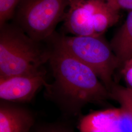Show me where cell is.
Returning <instances> with one entry per match:
<instances>
[{
	"label": "cell",
	"mask_w": 132,
	"mask_h": 132,
	"mask_svg": "<svg viewBox=\"0 0 132 132\" xmlns=\"http://www.w3.org/2000/svg\"><path fill=\"white\" fill-rule=\"evenodd\" d=\"M48 60L53 81L44 87L45 96L67 117L80 115L87 104L100 103L111 98L108 89L94 71L66 52L52 38Z\"/></svg>",
	"instance_id": "cell-1"
},
{
	"label": "cell",
	"mask_w": 132,
	"mask_h": 132,
	"mask_svg": "<svg viewBox=\"0 0 132 132\" xmlns=\"http://www.w3.org/2000/svg\"><path fill=\"white\" fill-rule=\"evenodd\" d=\"M51 53L47 42L33 40L15 24L0 27V79L38 72Z\"/></svg>",
	"instance_id": "cell-2"
},
{
	"label": "cell",
	"mask_w": 132,
	"mask_h": 132,
	"mask_svg": "<svg viewBox=\"0 0 132 132\" xmlns=\"http://www.w3.org/2000/svg\"><path fill=\"white\" fill-rule=\"evenodd\" d=\"M51 38L66 52L94 71L109 92L113 76L119 67L117 57L102 36H67L54 33Z\"/></svg>",
	"instance_id": "cell-3"
},
{
	"label": "cell",
	"mask_w": 132,
	"mask_h": 132,
	"mask_svg": "<svg viewBox=\"0 0 132 132\" xmlns=\"http://www.w3.org/2000/svg\"><path fill=\"white\" fill-rule=\"evenodd\" d=\"M119 17V10L109 0H70L63 29L74 36H102Z\"/></svg>",
	"instance_id": "cell-4"
},
{
	"label": "cell",
	"mask_w": 132,
	"mask_h": 132,
	"mask_svg": "<svg viewBox=\"0 0 132 132\" xmlns=\"http://www.w3.org/2000/svg\"><path fill=\"white\" fill-rule=\"evenodd\" d=\"M70 0H21L14 24L33 40L46 42L63 21Z\"/></svg>",
	"instance_id": "cell-5"
},
{
	"label": "cell",
	"mask_w": 132,
	"mask_h": 132,
	"mask_svg": "<svg viewBox=\"0 0 132 132\" xmlns=\"http://www.w3.org/2000/svg\"><path fill=\"white\" fill-rule=\"evenodd\" d=\"M46 75L43 68L36 73L0 79V99L17 103L30 101L38 90L47 84Z\"/></svg>",
	"instance_id": "cell-6"
},
{
	"label": "cell",
	"mask_w": 132,
	"mask_h": 132,
	"mask_svg": "<svg viewBox=\"0 0 132 132\" xmlns=\"http://www.w3.org/2000/svg\"><path fill=\"white\" fill-rule=\"evenodd\" d=\"M80 132H132V119L122 109H109L80 118Z\"/></svg>",
	"instance_id": "cell-7"
},
{
	"label": "cell",
	"mask_w": 132,
	"mask_h": 132,
	"mask_svg": "<svg viewBox=\"0 0 132 132\" xmlns=\"http://www.w3.org/2000/svg\"><path fill=\"white\" fill-rule=\"evenodd\" d=\"M35 125L34 115L29 109L1 100L0 132H31Z\"/></svg>",
	"instance_id": "cell-8"
},
{
	"label": "cell",
	"mask_w": 132,
	"mask_h": 132,
	"mask_svg": "<svg viewBox=\"0 0 132 132\" xmlns=\"http://www.w3.org/2000/svg\"><path fill=\"white\" fill-rule=\"evenodd\" d=\"M110 46L118 60L119 66L132 58V11H129L125 23L114 36Z\"/></svg>",
	"instance_id": "cell-9"
},
{
	"label": "cell",
	"mask_w": 132,
	"mask_h": 132,
	"mask_svg": "<svg viewBox=\"0 0 132 132\" xmlns=\"http://www.w3.org/2000/svg\"><path fill=\"white\" fill-rule=\"evenodd\" d=\"M109 92L111 98L118 101L132 119V94L127 88L113 84Z\"/></svg>",
	"instance_id": "cell-10"
},
{
	"label": "cell",
	"mask_w": 132,
	"mask_h": 132,
	"mask_svg": "<svg viewBox=\"0 0 132 132\" xmlns=\"http://www.w3.org/2000/svg\"><path fill=\"white\" fill-rule=\"evenodd\" d=\"M21 0H0V27L12 18Z\"/></svg>",
	"instance_id": "cell-11"
},
{
	"label": "cell",
	"mask_w": 132,
	"mask_h": 132,
	"mask_svg": "<svg viewBox=\"0 0 132 132\" xmlns=\"http://www.w3.org/2000/svg\"><path fill=\"white\" fill-rule=\"evenodd\" d=\"M31 132H75L72 128L63 123H49L35 125Z\"/></svg>",
	"instance_id": "cell-12"
},
{
	"label": "cell",
	"mask_w": 132,
	"mask_h": 132,
	"mask_svg": "<svg viewBox=\"0 0 132 132\" xmlns=\"http://www.w3.org/2000/svg\"><path fill=\"white\" fill-rule=\"evenodd\" d=\"M122 72L128 88L132 90V58L123 65Z\"/></svg>",
	"instance_id": "cell-13"
},
{
	"label": "cell",
	"mask_w": 132,
	"mask_h": 132,
	"mask_svg": "<svg viewBox=\"0 0 132 132\" xmlns=\"http://www.w3.org/2000/svg\"><path fill=\"white\" fill-rule=\"evenodd\" d=\"M117 10L132 11V0H109Z\"/></svg>",
	"instance_id": "cell-14"
},
{
	"label": "cell",
	"mask_w": 132,
	"mask_h": 132,
	"mask_svg": "<svg viewBox=\"0 0 132 132\" xmlns=\"http://www.w3.org/2000/svg\"><path fill=\"white\" fill-rule=\"evenodd\" d=\"M128 90H129V91L130 92V93L132 94V89H129V88H128Z\"/></svg>",
	"instance_id": "cell-15"
}]
</instances>
